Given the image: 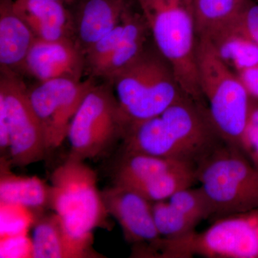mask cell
Wrapping results in <instances>:
<instances>
[{"mask_svg":"<svg viewBox=\"0 0 258 258\" xmlns=\"http://www.w3.org/2000/svg\"><path fill=\"white\" fill-rule=\"evenodd\" d=\"M0 179V202L16 205L38 215L50 207V185L37 176H22L13 174L3 164Z\"/></svg>","mask_w":258,"mask_h":258,"instance_id":"18","label":"cell"},{"mask_svg":"<svg viewBox=\"0 0 258 258\" xmlns=\"http://www.w3.org/2000/svg\"><path fill=\"white\" fill-rule=\"evenodd\" d=\"M0 98L4 101L10 132V164L26 166L48 152L45 134L32 106L28 89L18 73L0 67Z\"/></svg>","mask_w":258,"mask_h":258,"instance_id":"8","label":"cell"},{"mask_svg":"<svg viewBox=\"0 0 258 258\" xmlns=\"http://www.w3.org/2000/svg\"><path fill=\"white\" fill-rule=\"evenodd\" d=\"M106 81L111 83L131 124L161 115L186 96L155 43H147L136 58Z\"/></svg>","mask_w":258,"mask_h":258,"instance_id":"1","label":"cell"},{"mask_svg":"<svg viewBox=\"0 0 258 258\" xmlns=\"http://www.w3.org/2000/svg\"><path fill=\"white\" fill-rule=\"evenodd\" d=\"M96 80L93 77L80 81L54 79L28 89L32 106L45 134L48 152L60 147L67 138L71 121L85 97L96 84Z\"/></svg>","mask_w":258,"mask_h":258,"instance_id":"9","label":"cell"},{"mask_svg":"<svg viewBox=\"0 0 258 258\" xmlns=\"http://www.w3.org/2000/svg\"><path fill=\"white\" fill-rule=\"evenodd\" d=\"M14 8L37 39L76 40L71 12L63 3L53 0H14Z\"/></svg>","mask_w":258,"mask_h":258,"instance_id":"15","label":"cell"},{"mask_svg":"<svg viewBox=\"0 0 258 258\" xmlns=\"http://www.w3.org/2000/svg\"><path fill=\"white\" fill-rule=\"evenodd\" d=\"M197 181L196 167L187 166L164 173L128 188L155 203L169 200L180 190L192 186Z\"/></svg>","mask_w":258,"mask_h":258,"instance_id":"21","label":"cell"},{"mask_svg":"<svg viewBox=\"0 0 258 258\" xmlns=\"http://www.w3.org/2000/svg\"><path fill=\"white\" fill-rule=\"evenodd\" d=\"M53 1L60 2V3H63V4L66 5V6L68 7L69 6V5H71L74 0H53Z\"/></svg>","mask_w":258,"mask_h":258,"instance_id":"30","label":"cell"},{"mask_svg":"<svg viewBox=\"0 0 258 258\" xmlns=\"http://www.w3.org/2000/svg\"><path fill=\"white\" fill-rule=\"evenodd\" d=\"M187 166L197 167L191 163L176 159L123 152L115 170L113 184L129 187L164 173Z\"/></svg>","mask_w":258,"mask_h":258,"instance_id":"19","label":"cell"},{"mask_svg":"<svg viewBox=\"0 0 258 258\" xmlns=\"http://www.w3.org/2000/svg\"><path fill=\"white\" fill-rule=\"evenodd\" d=\"M153 215L161 237L176 239L195 232L198 220L173 206L168 200L153 203Z\"/></svg>","mask_w":258,"mask_h":258,"instance_id":"23","label":"cell"},{"mask_svg":"<svg viewBox=\"0 0 258 258\" xmlns=\"http://www.w3.org/2000/svg\"><path fill=\"white\" fill-rule=\"evenodd\" d=\"M32 257H101L93 248V237L73 235L55 213L39 216L33 225Z\"/></svg>","mask_w":258,"mask_h":258,"instance_id":"14","label":"cell"},{"mask_svg":"<svg viewBox=\"0 0 258 258\" xmlns=\"http://www.w3.org/2000/svg\"><path fill=\"white\" fill-rule=\"evenodd\" d=\"M35 39L15 12L14 0H0V67L23 72L25 59Z\"/></svg>","mask_w":258,"mask_h":258,"instance_id":"17","label":"cell"},{"mask_svg":"<svg viewBox=\"0 0 258 258\" xmlns=\"http://www.w3.org/2000/svg\"><path fill=\"white\" fill-rule=\"evenodd\" d=\"M223 33L236 34L258 45V4L249 0L230 26L216 36Z\"/></svg>","mask_w":258,"mask_h":258,"instance_id":"25","label":"cell"},{"mask_svg":"<svg viewBox=\"0 0 258 258\" xmlns=\"http://www.w3.org/2000/svg\"><path fill=\"white\" fill-rule=\"evenodd\" d=\"M211 203L212 220L258 208V168L240 149L223 144L196 167Z\"/></svg>","mask_w":258,"mask_h":258,"instance_id":"5","label":"cell"},{"mask_svg":"<svg viewBox=\"0 0 258 258\" xmlns=\"http://www.w3.org/2000/svg\"><path fill=\"white\" fill-rule=\"evenodd\" d=\"M183 213L199 222L212 219L214 210L206 194L201 187L186 188L174 194L168 200Z\"/></svg>","mask_w":258,"mask_h":258,"instance_id":"24","label":"cell"},{"mask_svg":"<svg viewBox=\"0 0 258 258\" xmlns=\"http://www.w3.org/2000/svg\"><path fill=\"white\" fill-rule=\"evenodd\" d=\"M130 125L111 83H96L70 125L68 157L85 161L99 157L117 141L123 140Z\"/></svg>","mask_w":258,"mask_h":258,"instance_id":"7","label":"cell"},{"mask_svg":"<svg viewBox=\"0 0 258 258\" xmlns=\"http://www.w3.org/2000/svg\"><path fill=\"white\" fill-rule=\"evenodd\" d=\"M249 0H191L197 36L211 39L230 26Z\"/></svg>","mask_w":258,"mask_h":258,"instance_id":"20","label":"cell"},{"mask_svg":"<svg viewBox=\"0 0 258 258\" xmlns=\"http://www.w3.org/2000/svg\"><path fill=\"white\" fill-rule=\"evenodd\" d=\"M50 208L64 227L78 237H93V231L107 227V212L97 186L96 171L84 161L67 158L50 176Z\"/></svg>","mask_w":258,"mask_h":258,"instance_id":"6","label":"cell"},{"mask_svg":"<svg viewBox=\"0 0 258 258\" xmlns=\"http://www.w3.org/2000/svg\"><path fill=\"white\" fill-rule=\"evenodd\" d=\"M241 149L249 161L258 168V100L252 97Z\"/></svg>","mask_w":258,"mask_h":258,"instance_id":"26","label":"cell"},{"mask_svg":"<svg viewBox=\"0 0 258 258\" xmlns=\"http://www.w3.org/2000/svg\"><path fill=\"white\" fill-rule=\"evenodd\" d=\"M158 50L170 64L183 92L204 105L199 80L197 32L191 5L181 2H138Z\"/></svg>","mask_w":258,"mask_h":258,"instance_id":"3","label":"cell"},{"mask_svg":"<svg viewBox=\"0 0 258 258\" xmlns=\"http://www.w3.org/2000/svg\"><path fill=\"white\" fill-rule=\"evenodd\" d=\"M203 232L160 237L147 248L151 257L258 258V208L212 220Z\"/></svg>","mask_w":258,"mask_h":258,"instance_id":"4","label":"cell"},{"mask_svg":"<svg viewBox=\"0 0 258 258\" xmlns=\"http://www.w3.org/2000/svg\"><path fill=\"white\" fill-rule=\"evenodd\" d=\"M86 66L85 52L76 40L45 41L36 38L25 59L23 72L40 82L58 79L80 81Z\"/></svg>","mask_w":258,"mask_h":258,"instance_id":"11","label":"cell"},{"mask_svg":"<svg viewBox=\"0 0 258 258\" xmlns=\"http://www.w3.org/2000/svg\"><path fill=\"white\" fill-rule=\"evenodd\" d=\"M199 80L208 113L224 143L241 149L252 97L210 38L197 36Z\"/></svg>","mask_w":258,"mask_h":258,"instance_id":"2","label":"cell"},{"mask_svg":"<svg viewBox=\"0 0 258 258\" xmlns=\"http://www.w3.org/2000/svg\"><path fill=\"white\" fill-rule=\"evenodd\" d=\"M222 60L236 73L258 64V45L233 33H223L210 39Z\"/></svg>","mask_w":258,"mask_h":258,"instance_id":"22","label":"cell"},{"mask_svg":"<svg viewBox=\"0 0 258 258\" xmlns=\"http://www.w3.org/2000/svg\"><path fill=\"white\" fill-rule=\"evenodd\" d=\"M196 166L224 143L212 124L208 107L184 96L160 115Z\"/></svg>","mask_w":258,"mask_h":258,"instance_id":"10","label":"cell"},{"mask_svg":"<svg viewBox=\"0 0 258 258\" xmlns=\"http://www.w3.org/2000/svg\"><path fill=\"white\" fill-rule=\"evenodd\" d=\"M0 148L1 152H8L9 156L10 132L8 114L4 101L0 98Z\"/></svg>","mask_w":258,"mask_h":258,"instance_id":"28","label":"cell"},{"mask_svg":"<svg viewBox=\"0 0 258 258\" xmlns=\"http://www.w3.org/2000/svg\"><path fill=\"white\" fill-rule=\"evenodd\" d=\"M251 97L258 100V64L236 73Z\"/></svg>","mask_w":258,"mask_h":258,"instance_id":"27","label":"cell"},{"mask_svg":"<svg viewBox=\"0 0 258 258\" xmlns=\"http://www.w3.org/2000/svg\"><path fill=\"white\" fill-rule=\"evenodd\" d=\"M135 0H74L68 6L75 40L86 52L121 21Z\"/></svg>","mask_w":258,"mask_h":258,"instance_id":"13","label":"cell"},{"mask_svg":"<svg viewBox=\"0 0 258 258\" xmlns=\"http://www.w3.org/2000/svg\"><path fill=\"white\" fill-rule=\"evenodd\" d=\"M137 2L147 1V0H136ZM168 1L181 2V3H186V4L191 5V0H168Z\"/></svg>","mask_w":258,"mask_h":258,"instance_id":"29","label":"cell"},{"mask_svg":"<svg viewBox=\"0 0 258 258\" xmlns=\"http://www.w3.org/2000/svg\"><path fill=\"white\" fill-rule=\"evenodd\" d=\"M101 194L107 212L118 222L128 242L149 244L160 238L152 202L130 188L114 184Z\"/></svg>","mask_w":258,"mask_h":258,"instance_id":"12","label":"cell"},{"mask_svg":"<svg viewBox=\"0 0 258 258\" xmlns=\"http://www.w3.org/2000/svg\"><path fill=\"white\" fill-rule=\"evenodd\" d=\"M122 141L123 152L176 159L196 166L189 153L174 138L160 115L131 124Z\"/></svg>","mask_w":258,"mask_h":258,"instance_id":"16","label":"cell"}]
</instances>
